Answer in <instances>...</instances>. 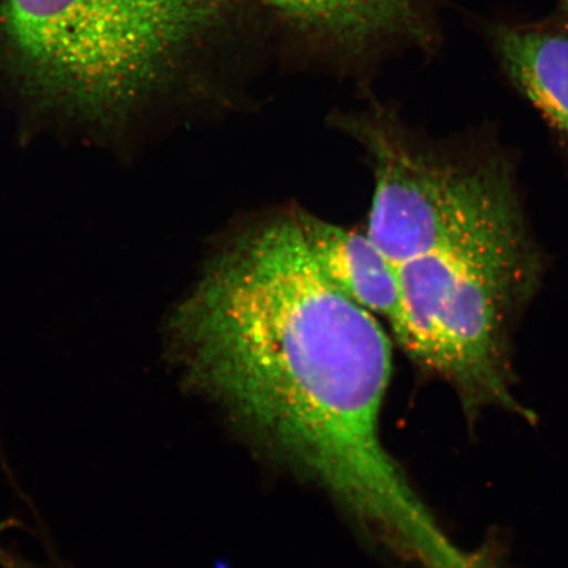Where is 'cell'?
Masks as SVG:
<instances>
[{
	"label": "cell",
	"mask_w": 568,
	"mask_h": 568,
	"mask_svg": "<svg viewBox=\"0 0 568 568\" xmlns=\"http://www.w3.org/2000/svg\"><path fill=\"white\" fill-rule=\"evenodd\" d=\"M538 267L527 231L396 266V339L449 381L473 414L489 406L521 410L510 393L507 326L535 288Z\"/></svg>",
	"instance_id": "cell-2"
},
{
	"label": "cell",
	"mask_w": 568,
	"mask_h": 568,
	"mask_svg": "<svg viewBox=\"0 0 568 568\" xmlns=\"http://www.w3.org/2000/svg\"><path fill=\"white\" fill-rule=\"evenodd\" d=\"M486 34L509 82L568 141V31L551 23H494Z\"/></svg>",
	"instance_id": "cell-5"
},
{
	"label": "cell",
	"mask_w": 568,
	"mask_h": 568,
	"mask_svg": "<svg viewBox=\"0 0 568 568\" xmlns=\"http://www.w3.org/2000/svg\"><path fill=\"white\" fill-rule=\"evenodd\" d=\"M558 3L559 10L562 12V17L565 18L568 28V0H558Z\"/></svg>",
	"instance_id": "cell-8"
},
{
	"label": "cell",
	"mask_w": 568,
	"mask_h": 568,
	"mask_svg": "<svg viewBox=\"0 0 568 568\" xmlns=\"http://www.w3.org/2000/svg\"><path fill=\"white\" fill-rule=\"evenodd\" d=\"M296 217L326 278L362 308L393 323L402 303L399 275L368 234L326 223L305 212H296Z\"/></svg>",
	"instance_id": "cell-6"
},
{
	"label": "cell",
	"mask_w": 568,
	"mask_h": 568,
	"mask_svg": "<svg viewBox=\"0 0 568 568\" xmlns=\"http://www.w3.org/2000/svg\"><path fill=\"white\" fill-rule=\"evenodd\" d=\"M343 126L372 155L367 234L395 266L527 230L500 159L422 146L382 110L344 116Z\"/></svg>",
	"instance_id": "cell-3"
},
{
	"label": "cell",
	"mask_w": 568,
	"mask_h": 568,
	"mask_svg": "<svg viewBox=\"0 0 568 568\" xmlns=\"http://www.w3.org/2000/svg\"><path fill=\"white\" fill-rule=\"evenodd\" d=\"M262 20L305 51L343 67L366 65L437 41L435 0H252Z\"/></svg>",
	"instance_id": "cell-4"
},
{
	"label": "cell",
	"mask_w": 568,
	"mask_h": 568,
	"mask_svg": "<svg viewBox=\"0 0 568 568\" xmlns=\"http://www.w3.org/2000/svg\"><path fill=\"white\" fill-rule=\"evenodd\" d=\"M252 0H3L0 32L41 109L104 130L178 89L203 87L244 53Z\"/></svg>",
	"instance_id": "cell-1"
},
{
	"label": "cell",
	"mask_w": 568,
	"mask_h": 568,
	"mask_svg": "<svg viewBox=\"0 0 568 568\" xmlns=\"http://www.w3.org/2000/svg\"><path fill=\"white\" fill-rule=\"evenodd\" d=\"M0 567L2 568H49L38 564L30 562V560L17 556L16 552L6 550L0 546Z\"/></svg>",
	"instance_id": "cell-7"
}]
</instances>
